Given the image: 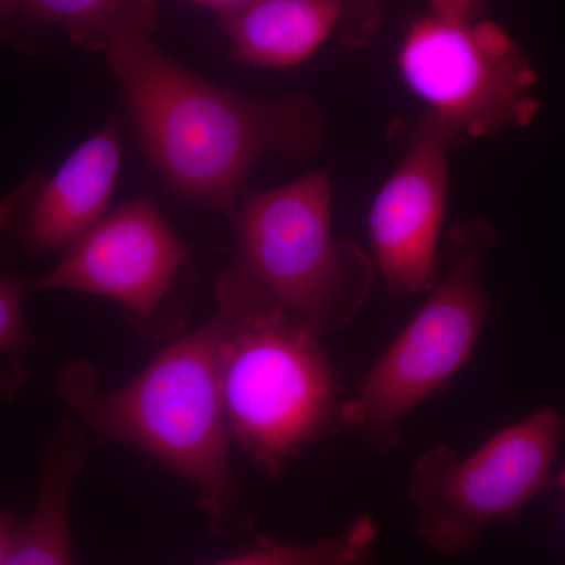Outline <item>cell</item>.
I'll return each mask as SVG.
<instances>
[{"label":"cell","mask_w":565,"mask_h":565,"mask_svg":"<svg viewBox=\"0 0 565 565\" xmlns=\"http://www.w3.org/2000/svg\"><path fill=\"white\" fill-rule=\"evenodd\" d=\"M154 0H126L103 54L140 150L174 196L232 221L256 163L321 151L326 120L311 96L253 98L203 79L156 43Z\"/></svg>","instance_id":"obj_1"},{"label":"cell","mask_w":565,"mask_h":565,"mask_svg":"<svg viewBox=\"0 0 565 565\" xmlns=\"http://www.w3.org/2000/svg\"><path fill=\"white\" fill-rule=\"evenodd\" d=\"M479 0H429L430 13L446 20H470Z\"/></svg>","instance_id":"obj_16"},{"label":"cell","mask_w":565,"mask_h":565,"mask_svg":"<svg viewBox=\"0 0 565 565\" xmlns=\"http://www.w3.org/2000/svg\"><path fill=\"white\" fill-rule=\"evenodd\" d=\"M22 523L0 509V565L6 564Z\"/></svg>","instance_id":"obj_17"},{"label":"cell","mask_w":565,"mask_h":565,"mask_svg":"<svg viewBox=\"0 0 565 565\" xmlns=\"http://www.w3.org/2000/svg\"><path fill=\"white\" fill-rule=\"evenodd\" d=\"M553 487L559 489L565 497V467L555 476V478H553Z\"/></svg>","instance_id":"obj_20"},{"label":"cell","mask_w":565,"mask_h":565,"mask_svg":"<svg viewBox=\"0 0 565 565\" xmlns=\"http://www.w3.org/2000/svg\"><path fill=\"white\" fill-rule=\"evenodd\" d=\"M17 11H21V0H0V22L11 20Z\"/></svg>","instance_id":"obj_19"},{"label":"cell","mask_w":565,"mask_h":565,"mask_svg":"<svg viewBox=\"0 0 565 565\" xmlns=\"http://www.w3.org/2000/svg\"><path fill=\"white\" fill-rule=\"evenodd\" d=\"M492 223L475 218L446 236V270L429 299L344 401L341 426L362 435L377 456L390 455L404 424L470 362L490 316L486 263L497 244Z\"/></svg>","instance_id":"obj_4"},{"label":"cell","mask_w":565,"mask_h":565,"mask_svg":"<svg viewBox=\"0 0 565 565\" xmlns=\"http://www.w3.org/2000/svg\"><path fill=\"white\" fill-rule=\"evenodd\" d=\"M79 423L63 424L52 438L43 467L39 497L21 525L3 565H76L70 535V504L74 482L87 449Z\"/></svg>","instance_id":"obj_12"},{"label":"cell","mask_w":565,"mask_h":565,"mask_svg":"<svg viewBox=\"0 0 565 565\" xmlns=\"http://www.w3.org/2000/svg\"><path fill=\"white\" fill-rule=\"evenodd\" d=\"M29 285L0 278V353H24L33 348V337L24 318Z\"/></svg>","instance_id":"obj_15"},{"label":"cell","mask_w":565,"mask_h":565,"mask_svg":"<svg viewBox=\"0 0 565 565\" xmlns=\"http://www.w3.org/2000/svg\"><path fill=\"white\" fill-rule=\"evenodd\" d=\"M397 66L460 145L526 128L541 109L530 58L492 21L419 18L405 33Z\"/></svg>","instance_id":"obj_7"},{"label":"cell","mask_w":565,"mask_h":565,"mask_svg":"<svg viewBox=\"0 0 565 565\" xmlns=\"http://www.w3.org/2000/svg\"><path fill=\"white\" fill-rule=\"evenodd\" d=\"M564 437L555 408L542 407L501 429L471 455L434 445L416 459L407 492L424 544L437 555H468L487 527L514 522L553 487L552 468Z\"/></svg>","instance_id":"obj_6"},{"label":"cell","mask_w":565,"mask_h":565,"mask_svg":"<svg viewBox=\"0 0 565 565\" xmlns=\"http://www.w3.org/2000/svg\"><path fill=\"white\" fill-rule=\"evenodd\" d=\"M126 0H21L25 20L61 25L82 50L103 52Z\"/></svg>","instance_id":"obj_14"},{"label":"cell","mask_w":565,"mask_h":565,"mask_svg":"<svg viewBox=\"0 0 565 565\" xmlns=\"http://www.w3.org/2000/svg\"><path fill=\"white\" fill-rule=\"evenodd\" d=\"M122 163L117 117L79 145L50 177L33 174L0 203V244L41 258L66 252L109 210Z\"/></svg>","instance_id":"obj_10"},{"label":"cell","mask_w":565,"mask_h":565,"mask_svg":"<svg viewBox=\"0 0 565 565\" xmlns=\"http://www.w3.org/2000/svg\"><path fill=\"white\" fill-rule=\"evenodd\" d=\"M459 145L426 111L408 136L403 159L375 196L370 211L371 258L390 292L430 291L440 278L448 154Z\"/></svg>","instance_id":"obj_9"},{"label":"cell","mask_w":565,"mask_h":565,"mask_svg":"<svg viewBox=\"0 0 565 565\" xmlns=\"http://www.w3.org/2000/svg\"><path fill=\"white\" fill-rule=\"evenodd\" d=\"M375 542L377 526L363 515L333 537L305 544H264L214 565H366Z\"/></svg>","instance_id":"obj_13"},{"label":"cell","mask_w":565,"mask_h":565,"mask_svg":"<svg viewBox=\"0 0 565 565\" xmlns=\"http://www.w3.org/2000/svg\"><path fill=\"white\" fill-rule=\"evenodd\" d=\"M382 14V0H256L221 21L236 61L289 68L332 39L351 50L366 46Z\"/></svg>","instance_id":"obj_11"},{"label":"cell","mask_w":565,"mask_h":565,"mask_svg":"<svg viewBox=\"0 0 565 565\" xmlns=\"http://www.w3.org/2000/svg\"><path fill=\"white\" fill-rule=\"evenodd\" d=\"M215 345L230 434L278 476L341 426L343 385L323 333L267 291L239 259L218 277Z\"/></svg>","instance_id":"obj_2"},{"label":"cell","mask_w":565,"mask_h":565,"mask_svg":"<svg viewBox=\"0 0 565 565\" xmlns=\"http://www.w3.org/2000/svg\"><path fill=\"white\" fill-rule=\"evenodd\" d=\"M195 286L191 247L151 196L122 203L96 223L29 291L61 289L118 303L134 329L154 341L182 334Z\"/></svg>","instance_id":"obj_8"},{"label":"cell","mask_w":565,"mask_h":565,"mask_svg":"<svg viewBox=\"0 0 565 565\" xmlns=\"http://www.w3.org/2000/svg\"><path fill=\"white\" fill-rule=\"evenodd\" d=\"M188 2L196 3V6L207 7L218 14V18L226 17V14L236 13V11L252 6L256 0H188Z\"/></svg>","instance_id":"obj_18"},{"label":"cell","mask_w":565,"mask_h":565,"mask_svg":"<svg viewBox=\"0 0 565 565\" xmlns=\"http://www.w3.org/2000/svg\"><path fill=\"white\" fill-rule=\"evenodd\" d=\"M55 390L93 433L136 446L191 482L214 533H228L241 522L214 319L174 338L115 392H99L88 363L66 367Z\"/></svg>","instance_id":"obj_3"},{"label":"cell","mask_w":565,"mask_h":565,"mask_svg":"<svg viewBox=\"0 0 565 565\" xmlns=\"http://www.w3.org/2000/svg\"><path fill=\"white\" fill-rule=\"evenodd\" d=\"M564 435H565V422H564Z\"/></svg>","instance_id":"obj_21"},{"label":"cell","mask_w":565,"mask_h":565,"mask_svg":"<svg viewBox=\"0 0 565 565\" xmlns=\"http://www.w3.org/2000/svg\"><path fill=\"white\" fill-rule=\"evenodd\" d=\"M232 223L239 262L275 299L323 334L344 329L373 292L371 253L337 239L326 172L264 192L245 191Z\"/></svg>","instance_id":"obj_5"}]
</instances>
